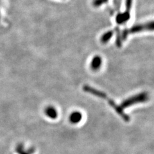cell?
Segmentation results:
<instances>
[{"label":"cell","mask_w":154,"mask_h":154,"mask_svg":"<svg viewBox=\"0 0 154 154\" xmlns=\"http://www.w3.org/2000/svg\"><path fill=\"white\" fill-rule=\"evenodd\" d=\"M145 30L148 31H153V21L147 22L145 23L139 24V25H136L132 26L131 28L128 29H125L122 32H120V37L121 39L123 41H125L127 39L128 36L130 34L132 33H136L139 32H144Z\"/></svg>","instance_id":"obj_1"},{"label":"cell","mask_w":154,"mask_h":154,"mask_svg":"<svg viewBox=\"0 0 154 154\" xmlns=\"http://www.w3.org/2000/svg\"><path fill=\"white\" fill-rule=\"evenodd\" d=\"M148 100V94L146 92H143L141 93L137 94L135 96H132V97L129 98L122 103L120 107L123 109L127 108L128 107L135 105L136 103L145 102Z\"/></svg>","instance_id":"obj_2"},{"label":"cell","mask_w":154,"mask_h":154,"mask_svg":"<svg viewBox=\"0 0 154 154\" xmlns=\"http://www.w3.org/2000/svg\"><path fill=\"white\" fill-rule=\"evenodd\" d=\"M126 11L123 13L118 14L116 17V21L118 25H122L125 23H127L128 20H129L131 15H130V12L132 7V0H126Z\"/></svg>","instance_id":"obj_3"},{"label":"cell","mask_w":154,"mask_h":154,"mask_svg":"<svg viewBox=\"0 0 154 154\" xmlns=\"http://www.w3.org/2000/svg\"><path fill=\"white\" fill-rule=\"evenodd\" d=\"M102 63V58L100 56L96 55L92 59L91 63V68L94 71H96L100 68L101 65Z\"/></svg>","instance_id":"obj_4"},{"label":"cell","mask_w":154,"mask_h":154,"mask_svg":"<svg viewBox=\"0 0 154 154\" xmlns=\"http://www.w3.org/2000/svg\"><path fill=\"white\" fill-rule=\"evenodd\" d=\"M82 118V115L79 111L72 112L69 116V121L73 124L79 123Z\"/></svg>","instance_id":"obj_5"},{"label":"cell","mask_w":154,"mask_h":154,"mask_svg":"<svg viewBox=\"0 0 154 154\" xmlns=\"http://www.w3.org/2000/svg\"><path fill=\"white\" fill-rule=\"evenodd\" d=\"M45 114L48 117L53 119H56L58 116L57 110L54 107H51V106H49L45 109Z\"/></svg>","instance_id":"obj_6"},{"label":"cell","mask_w":154,"mask_h":154,"mask_svg":"<svg viewBox=\"0 0 154 154\" xmlns=\"http://www.w3.org/2000/svg\"><path fill=\"white\" fill-rule=\"evenodd\" d=\"M113 34H114L113 30H109L107 32H105L104 34H103L102 36L101 37V38H100L101 42L103 43V44H106V43H107L113 36Z\"/></svg>","instance_id":"obj_7"},{"label":"cell","mask_w":154,"mask_h":154,"mask_svg":"<svg viewBox=\"0 0 154 154\" xmlns=\"http://www.w3.org/2000/svg\"><path fill=\"white\" fill-rule=\"evenodd\" d=\"M109 0H94L93 5L94 7H99L102 5L107 3Z\"/></svg>","instance_id":"obj_8"},{"label":"cell","mask_w":154,"mask_h":154,"mask_svg":"<svg viewBox=\"0 0 154 154\" xmlns=\"http://www.w3.org/2000/svg\"><path fill=\"white\" fill-rule=\"evenodd\" d=\"M16 152L19 153V154H30L28 153V151L25 152L24 151V149H23V145H19L16 149Z\"/></svg>","instance_id":"obj_9"}]
</instances>
